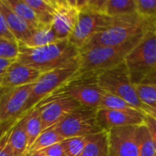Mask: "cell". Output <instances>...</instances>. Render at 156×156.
<instances>
[{"label":"cell","instance_id":"obj_1","mask_svg":"<svg viewBox=\"0 0 156 156\" xmlns=\"http://www.w3.org/2000/svg\"><path fill=\"white\" fill-rule=\"evenodd\" d=\"M18 45L19 53L16 60L41 73L76 63L80 52L69 39L58 40L38 48H29L21 43Z\"/></svg>","mask_w":156,"mask_h":156},{"label":"cell","instance_id":"obj_2","mask_svg":"<svg viewBox=\"0 0 156 156\" xmlns=\"http://www.w3.org/2000/svg\"><path fill=\"white\" fill-rule=\"evenodd\" d=\"M144 35L119 46H87L80 49L79 71L76 77L98 76L123 63L127 55L141 41Z\"/></svg>","mask_w":156,"mask_h":156},{"label":"cell","instance_id":"obj_3","mask_svg":"<svg viewBox=\"0 0 156 156\" xmlns=\"http://www.w3.org/2000/svg\"><path fill=\"white\" fill-rule=\"evenodd\" d=\"M148 31H151V28L137 13L113 17L109 26L97 34L85 47L119 46Z\"/></svg>","mask_w":156,"mask_h":156},{"label":"cell","instance_id":"obj_4","mask_svg":"<svg viewBox=\"0 0 156 156\" xmlns=\"http://www.w3.org/2000/svg\"><path fill=\"white\" fill-rule=\"evenodd\" d=\"M124 63L133 85L144 83L156 73V33L148 31L127 55Z\"/></svg>","mask_w":156,"mask_h":156},{"label":"cell","instance_id":"obj_5","mask_svg":"<svg viewBox=\"0 0 156 156\" xmlns=\"http://www.w3.org/2000/svg\"><path fill=\"white\" fill-rule=\"evenodd\" d=\"M78 71L79 66L77 61L71 65L42 73L33 85L32 91L25 108V114L73 80L78 74Z\"/></svg>","mask_w":156,"mask_h":156},{"label":"cell","instance_id":"obj_6","mask_svg":"<svg viewBox=\"0 0 156 156\" xmlns=\"http://www.w3.org/2000/svg\"><path fill=\"white\" fill-rule=\"evenodd\" d=\"M97 82L105 92L115 95L124 100L133 108L144 112V106L138 99L134 85L131 80L124 62L100 73L97 76Z\"/></svg>","mask_w":156,"mask_h":156},{"label":"cell","instance_id":"obj_7","mask_svg":"<svg viewBox=\"0 0 156 156\" xmlns=\"http://www.w3.org/2000/svg\"><path fill=\"white\" fill-rule=\"evenodd\" d=\"M104 90L97 82V76L76 77L57 90L51 97H69L80 106L98 110Z\"/></svg>","mask_w":156,"mask_h":156},{"label":"cell","instance_id":"obj_8","mask_svg":"<svg viewBox=\"0 0 156 156\" xmlns=\"http://www.w3.org/2000/svg\"><path fill=\"white\" fill-rule=\"evenodd\" d=\"M55 129L64 139L90 136L101 133L97 121V110L80 107L55 125Z\"/></svg>","mask_w":156,"mask_h":156},{"label":"cell","instance_id":"obj_9","mask_svg":"<svg viewBox=\"0 0 156 156\" xmlns=\"http://www.w3.org/2000/svg\"><path fill=\"white\" fill-rule=\"evenodd\" d=\"M80 11L77 24L69 37V42L79 50L84 48L97 34L109 26L112 17L103 13L81 6L78 1Z\"/></svg>","mask_w":156,"mask_h":156},{"label":"cell","instance_id":"obj_10","mask_svg":"<svg viewBox=\"0 0 156 156\" xmlns=\"http://www.w3.org/2000/svg\"><path fill=\"white\" fill-rule=\"evenodd\" d=\"M33 85L0 90V121L18 120L25 115V108Z\"/></svg>","mask_w":156,"mask_h":156},{"label":"cell","instance_id":"obj_11","mask_svg":"<svg viewBox=\"0 0 156 156\" xmlns=\"http://www.w3.org/2000/svg\"><path fill=\"white\" fill-rule=\"evenodd\" d=\"M81 107L80 103L69 97H51L41 101L37 108L39 109L43 131L55 126L67 115Z\"/></svg>","mask_w":156,"mask_h":156},{"label":"cell","instance_id":"obj_12","mask_svg":"<svg viewBox=\"0 0 156 156\" xmlns=\"http://www.w3.org/2000/svg\"><path fill=\"white\" fill-rule=\"evenodd\" d=\"M56 9L51 22V27L59 40L69 39L80 15L78 1H55Z\"/></svg>","mask_w":156,"mask_h":156},{"label":"cell","instance_id":"obj_13","mask_svg":"<svg viewBox=\"0 0 156 156\" xmlns=\"http://www.w3.org/2000/svg\"><path fill=\"white\" fill-rule=\"evenodd\" d=\"M137 127H119L107 132L109 156H139Z\"/></svg>","mask_w":156,"mask_h":156},{"label":"cell","instance_id":"obj_14","mask_svg":"<svg viewBox=\"0 0 156 156\" xmlns=\"http://www.w3.org/2000/svg\"><path fill=\"white\" fill-rule=\"evenodd\" d=\"M145 113L137 109L126 111L97 110V121L102 132L125 126H140L144 123Z\"/></svg>","mask_w":156,"mask_h":156},{"label":"cell","instance_id":"obj_15","mask_svg":"<svg viewBox=\"0 0 156 156\" xmlns=\"http://www.w3.org/2000/svg\"><path fill=\"white\" fill-rule=\"evenodd\" d=\"M42 73L29 66L15 60L0 80V90L34 84Z\"/></svg>","mask_w":156,"mask_h":156},{"label":"cell","instance_id":"obj_16","mask_svg":"<svg viewBox=\"0 0 156 156\" xmlns=\"http://www.w3.org/2000/svg\"><path fill=\"white\" fill-rule=\"evenodd\" d=\"M0 11L16 40L18 43L26 42L30 37L33 28L8 5L5 0H0Z\"/></svg>","mask_w":156,"mask_h":156},{"label":"cell","instance_id":"obj_17","mask_svg":"<svg viewBox=\"0 0 156 156\" xmlns=\"http://www.w3.org/2000/svg\"><path fill=\"white\" fill-rule=\"evenodd\" d=\"M7 144L13 156H26L27 154L28 146L25 129V115L19 118L10 129Z\"/></svg>","mask_w":156,"mask_h":156},{"label":"cell","instance_id":"obj_18","mask_svg":"<svg viewBox=\"0 0 156 156\" xmlns=\"http://www.w3.org/2000/svg\"><path fill=\"white\" fill-rule=\"evenodd\" d=\"M58 40L51 25H40L34 28L27 40L21 44L29 48H38L52 44Z\"/></svg>","mask_w":156,"mask_h":156},{"label":"cell","instance_id":"obj_19","mask_svg":"<svg viewBox=\"0 0 156 156\" xmlns=\"http://www.w3.org/2000/svg\"><path fill=\"white\" fill-rule=\"evenodd\" d=\"M102 13L109 17H119L135 14V0H105Z\"/></svg>","mask_w":156,"mask_h":156},{"label":"cell","instance_id":"obj_20","mask_svg":"<svg viewBox=\"0 0 156 156\" xmlns=\"http://www.w3.org/2000/svg\"><path fill=\"white\" fill-rule=\"evenodd\" d=\"M25 129L27 138V146L29 150L37 137L40 135V133L43 132L40 112L38 108L35 107L25 114Z\"/></svg>","mask_w":156,"mask_h":156},{"label":"cell","instance_id":"obj_21","mask_svg":"<svg viewBox=\"0 0 156 156\" xmlns=\"http://www.w3.org/2000/svg\"><path fill=\"white\" fill-rule=\"evenodd\" d=\"M78 156H109L107 132H101L92 135Z\"/></svg>","mask_w":156,"mask_h":156},{"label":"cell","instance_id":"obj_22","mask_svg":"<svg viewBox=\"0 0 156 156\" xmlns=\"http://www.w3.org/2000/svg\"><path fill=\"white\" fill-rule=\"evenodd\" d=\"M35 11L42 25H51L56 9L55 1L50 0H25Z\"/></svg>","mask_w":156,"mask_h":156},{"label":"cell","instance_id":"obj_23","mask_svg":"<svg viewBox=\"0 0 156 156\" xmlns=\"http://www.w3.org/2000/svg\"><path fill=\"white\" fill-rule=\"evenodd\" d=\"M8 5L33 29L42 25L35 11L25 0H5Z\"/></svg>","mask_w":156,"mask_h":156},{"label":"cell","instance_id":"obj_24","mask_svg":"<svg viewBox=\"0 0 156 156\" xmlns=\"http://www.w3.org/2000/svg\"><path fill=\"white\" fill-rule=\"evenodd\" d=\"M61 141H63V138L57 132V130L55 129V126H52L50 128L44 130L40 133V135L37 137V139L33 144V145L30 147V149L28 150L27 153L40 151L42 149H45L47 147H49L56 144H58Z\"/></svg>","mask_w":156,"mask_h":156},{"label":"cell","instance_id":"obj_25","mask_svg":"<svg viewBox=\"0 0 156 156\" xmlns=\"http://www.w3.org/2000/svg\"><path fill=\"white\" fill-rule=\"evenodd\" d=\"M137 14L146 22L151 30L156 28V0H135Z\"/></svg>","mask_w":156,"mask_h":156},{"label":"cell","instance_id":"obj_26","mask_svg":"<svg viewBox=\"0 0 156 156\" xmlns=\"http://www.w3.org/2000/svg\"><path fill=\"white\" fill-rule=\"evenodd\" d=\"M137 142L139 156H155L156 150L145 124L137 127Z\"/></svg>","mask_w":156,"mask_h":156},{"label":"cell","instance_id":"obj_27","mask_svg":"<svg viewBox=\"0 0 156 156\" xmlns=\"http://www.w3.org/2000/svg\"><path fill=\"white\" fill-rule=\"evenodd\" d=\"M137 96L141 103L145 108H154L156 106V85L153 83H140L134 85Z\"/></svg>","mask_w":156,"mask_h":156},{"label":"cell","instance_id":"obj_28","mask_svg":"<svg viewBox=\"0 0 156 156\" xmlns=\"http://www.w3.org/2000/svg\"><path fill=\"white\" fill-rule=\"evenodd\" d=\"M90 136H84V137H72L64 139L61 141L62 148L67 156H78L84 149L86 144H88Z\"/></svg>","mask_w":156,"mask_h":156},{"label":"cell","instance_id":"obj_29","mask_svg":"<svg viewBox=\"0 0 156 156\" xmlns=\"http://www.w3.org/2000/svg\"><path fill=\"white\" fill-rule=\"evenodd\" d=\"M100 109L112 110V111H126V110H131V109H135V108L131 106L124 100L104 91L98 110Z\"/></svg>","mask_w":156,"mask_h":156},{"label":"cell","instance_id":"obj_30","mask_svg":"<svg viewBox=\"0 0 156 156\" xmlns=\"http://www.w3.org/2000/svg\"><path fill=\"white\" fill-rule=\"evenodd\" d=\"M19 53V45L17 41L0 37V58L8 59H16Z\"/></svg>","mask_w":156,"mask_h":156},{"label":"cell","instance_id":"obj_31","mask_svg":"<svg viewBox=\"0 0 156 156\" xmlns=\"http://www.w3.org/2000/svg\"><path fill=\"white\" fill-rule=\"evenodd\" d=\"M60 143L51 145L49 147H47L45 149H42L40 151H37V153L45 156H67Z\"/></svg>","mask_w":156,"mask_h":156},{"label":"cell","instance_id":"obj_32","mask_svg":"<svg viewBox=\"0 0 156 156\" xmlns=\"http://www.w3.org/2000/svg\"><path fill=\"white\" fill-rule=\"evenodd\" d=\"M144 124L147 127L149 133L151 135L152 141L154 144L156 150V119L154 118L153 116L146 114L145 113V117H144Z\"/></svg>","mask_w":156,"mask_h":156},{"label":"cell","instance_id":"obj_33","mask_svg":"<svg viewBox=\"0 0 156 156\" xmlns=\"http://www.w3.org/2000/svg\"><path fill=\"white\" fill-rule=\"evenodd\" d=\"M0 37L6 38V39H9V40L16 41L15 37L11 33L10 29L8 28L7 24L5 22V19L4 17V16L2 15L1 11H0Z\"/></svg>","mask_w":156,"mask_h":156},{"label":"cell","instance_id":"obj_34","mask_svg":"<svg viewBox=\"0 0 156 156\" xmlns=\"http://www.w3.org/2000/svg\"><path fill=\"white\" fill-rule=\"evenodd\" d=\"M9 131L6 133H5L3 135V137L0 139V156H13L10 149H9L8 144H7Z\"/></svg>","mask_w":156,"mask_h":156},{"label":"cell","instance_id":"obj_35","mask_svg":"<svg viewBox=\"0 0 156 156\" xmlns=\"http://www.w3.org/2000/svg\"><path fill=\"white\" fill-rule=\"evenodd\" d=\"M16 121L17 120H14V121H5V122L0 121V139L3 137V135L5 133H6L13 127V125L16 123Z\"/></svg>","mask_w":156,"mask_h":156},{"label":"cell","instance_id":"obj_36","mask_svg":"<svg viewBox=\"0 0 156 156\" xmlns=\"http://www.w3.org/2000/svg\"><path fill=\"white\" fill-rule=\"evenodd\" d=\"M16 59H8V58H0V80L4 76L6 69L9 68V66Z\"/></svg>","mask_w":156,"mask_h":156},{"label":"cell","instance_id":"obj_37","mask_svg":"<svg viewBox=\"0 0 156 156\" xmlns=\"http://www.w3.org/2000/svg\"><path fill=\"white\" fill-rule=\"evenodd\" d=\"M144 112L146 114H149L151 116H153L154 118L156 119V106L154 108H145L144 110Z\"/></svg>","mask_w":156,"mask_h":156},{"label":"cell","instance_id":"obj_38","mask_svg":"<svg viewBox=\"0 0 156 156\" xmlns=\"http://www.w3.org/2000/svg\"><path fill=\"white\" fill-rule=\"evenodd\" d=\"M144 82H147V83H153V84H155L156 85V73L154 74L153 76H151L147 80H145Z\"/></svg>","mask_w":156,"mask_h":156},{"label":"cell","instance_id":"obj_39","mask_svg":"<svg viewBox=\"0 0 156 156\" xmlns=\"http://www.w3.org/2000/svg\"><path fill=\"white\" fill-rule=\"evenodd\" d=\"M26 156H45L43 155V154H39V153H37V152H30V153H27Z\"/></svg>","mask_w":156,"mask_h":156},{"label":"cell","instance_id":"obj_40","mask_svg":"<svg viewBox=\"0 0 156 156\" xmlns=\"http://www.w3.org/2000/svg\"><path fill=\"white\" fill-rule=\"evenodd\" d=\"M154 32H155V33H156V28H155V29H154Z\"/></svg>","mask_w":156,"mask_h":156},{"label":"cell","instance_id":"obj_41","mask_svg":"<svg viewBox=\"0 0 156 156\" xmlns=\"http://www.w3.org/2000/svg\"><path fill=\"white\" fill-rule=\"evenodd\" d=\"M155 156H156V155H155Z\"/></svg>","mask_w":156,"mask_h":156}]
</instances>
